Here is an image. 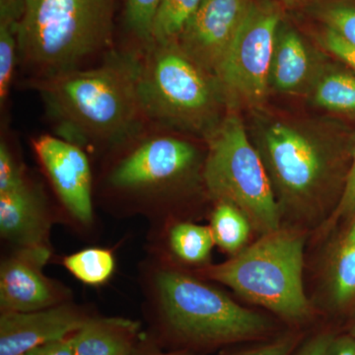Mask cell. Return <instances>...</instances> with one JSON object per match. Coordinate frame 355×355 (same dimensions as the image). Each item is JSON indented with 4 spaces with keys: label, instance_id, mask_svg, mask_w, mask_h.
Listing matches in <instances>:
<instances>
[{
    "label": "cell",
    "instance_id": "cell-28",
    "mask_svg": "<svg viewBox=\"0 0 355 355\" xmlns=\"http://www.w3.org/2000/svg\"><path fill=\"white\" fill-rule=\"evenodd\" d=\"M22 167L13 157L6 142L0 144V193L11 190L26 181Z\"/></svg>",
    "mask_w": 355,
    "mask_h": 355
},
{
    "label": "cell",
    "instance_id": "cell-29",
    "mask_svg": "<svg viewBox=\"0 0 355 355\" xmlns=\"http://www.w3.org/2000/svg\"><path fill=\"white\" fill-rule=\"evenodd\" d=\"M338 331L321 328L306 335L292 355H324L329 345Z\"/></svg>",
    "mask_w": 355,
    "mask_h": 355
},
{
    "label": "cell",
    "instance_id": "cell-12",
    "mask_svg": "<svg viewBox=\"0 0 355 355\" xmlns=\"http://www.w3.org/2000/svg\"><path fill=\"white\" fill-rule=\"evenodd\" d=\"M34 149L65 209L83 224L92 222V175L81 146L62 137L41 135Z\"/></svg>",
    "mask_w": 355,
    "mask_h": 355
},
{
    "label": "cell",
    "instance_id": "cell-3",
    "mask_svg": "<svg viewBox=\"0 0 355 355\" xmlns=\"http://www.w3.org/2000/svg\"><path fill=\"white\" fill-rule=\"evenodd\" d=\"M282 216L310 221L336 209L349 165L324 135L289 121H273L256 144Z\"/></svg>",
    "mask_w": 355,
    "mask_h": 355
},
{
    "label": "cell",
    "instance_id": "cell-6",
    "mask_svg": "<svg viewBox=\"0 0 355 355\" xmlns=\"http://www.w3.org/2000/svg\"><path fill=\"white\" fill-rule=\"evenodd\" d=\"M139 91L147 120L205 139L222 120L224 103L216 76L193 62L176 41L146 46Z\"/></svg>",
    "mask_w": 355,
    "mask_h": 355
},
{
    "label": "cell",
    "instance_id": "cell-25",
    "mask_svg": "<svg viewBox=\"0 0 355 355\" xmlns=\"http://www.w3.org/2000/svg\"><path fill=\"white\" fill-rule=\"evenodd\" d=\"M349 167L345 187L336 209L324 221L326 228H331L340 221L347 220L355 214V142L349 151Z\"/></svg>",
    "mask_w": 355,
    "mask_h": 355
},
{
    "label": "cell",
    "instance_id": "cell-20",
    "mask_svg": "<svg viewBox=\"0 0 355 355\" xmlns=\"http://www.w3.org/2000/svg\"><path fill=\"white\" fill-rule=\"evenodd\" d=\"M313 96L322 108L336 113H354L355 77L340 71H331L315 81Z\"/></svg>",
    "mask_w": 355,
    "mask_h": 355
},
{
    "label": "cell",
    "instance_id": "cell-30",
    "mask_svg": "<svg viewBox=\"0 0 355 355\" xmlns=\"http://www.w3.org/2000/svg\"><path fill=\"white\" fill-rule=\"evenodd\" d=\"M322 43L330 53L355 70V48L345 43L335 33L327 30L322 37Z\"/></svg>",
    "mask_w": 355,
    "mask_h": 355
},
{
    "label": "cell",
    "instance_id": "cell-18",
    "mask_svg": "<svg viewBox=\"0 0 355 355\" xmlns=\"http://www.w3.org/2000/svg\"><path fill=\"white\" fill-rule=\"evenodd\" d=\"M209 228L216 245L233 256L247 247L254 230L251 221L241 210L223 202L216 203L210 217Z\"/></svg>",
    "mask_w": 355,
    "mask_h": 355
},
{
    "label": "cell",
    "instance_id": "cell-14",
    "mask_svg": "<svg viewBox=\"0 0 355 355\" xmlns=\"http://www.w3.org/2000/svg\"><path fill=\"white\" fill-rule=\"evenodd\" d=\"M334 236L321 268L323 307L338 317L352 313L355 302V214Z\"/></svg>",
    "mask_w": 355,
    "mask_h": 355
},
{
    "label": "cell",
    "instance_id": "cell-11",
    "mask_svg": "<svg viewBox=\"0 0 355 355\" xmlns=\"http://www.w3.org/2000/svg\"><path fill=\"white\" fill-rule=\"evenodd\" d=\"M48 246L18 248L0 266L1 312H33L62 304L64 292L44 275Z\"/></svg>",
    "mask_w": 355,
    "mask_h": 355
},
{
    "label": "cell",
    "instance_id": "cell-33",
    "mask_svg": "<svg viewBox=\"0 0 355 355\" xmlns=\"http://www.w3.org/2000/svg\"><path fill=\"white\" fill-rule=\"evenodd\" d=\"M132 355H193L187 352H171L162 349L150 335L144 336Z\"/></svg>",
    "mask_w": 355,
    "mask_h": 355
},
{
    "label": "cell",
    "instance_id": "cell-17",
    "mask_svg": "<svg viewBox=\"0 0 355 355\" xmlns=\"http://www.w3.org/2000/svg\"><path fill=\"white\" fill-rule=\"evenodd\" d=\"M312 53L293 30L279 27L273 49L270 84L284 93H297L313 83Z\"/></svg>",
    "mask_w": 355,
    "mask_h": 355
},
{
    "label": "cell",
    "instance_id": "cell-23",
    "mask_svg": "<svg viewBox=\"0 0 355 355\" xmlns=\"http://www.w3.org/2000/svg\"><path fill=\"white\" fill-rule=\"evenodd\" d=\"M305 336L302 331L287 330L268 340L225 347L216 355H292Z\"/></svg>",
    "mask_w": 355,
    "mask_h": 355
},
{
    "label": "cell",
    "instance_id": "cell-2",
    "mask_svg": "<svg viewBox=\"0 0 355 355\" xmlns=\"http://www.w3.org/2000/svg\"><path fill=\"white\" fill-rule=\"evenodd\" d=\"M151 338L162 349L193 355L268 340L284 333L279 321L238 304L187 273L162 268L154 277Z\"/></svg>",
    "mask_w": 355,
    "mask_h": 355
},
{
    "label": "cell",
    "instance_id": "cell-7",
    "mask_svg": "<svg viewBox=\"0 0 355 355\" xmlns=\"http://www.w3.org/2000/svg\"><path fill=\"white\" fill-rule=\"evenodd\" d=\"M207 141L202 180L210 196L241 210L261 235L282 227L270 177L238 112L228 111Z\"/></svg>",
    "mask_w": 355,
    "mask_h": 355
},
{
    "label": "cell",
    "instance_id": "cell-1",
    "mask_svg": "<svg viewBox=\"0 0 355 355\" xmlns=\"http://www.w3.org/2000/svg\"><path fill=\"white\" fill-rule=\"evenodd\" d=\"M142 55L110 51L99 67L35 81L58 135L83 144L118 146L137 137L147 120L140 102Z\"/></svg>",
    "mask_w": 355,
    "mask_h": 355
},
{
    "label": "cell",
    "instance_id": "cell-9",
    "mask_svg": "<svg viewBox=\"0 0 355 355\" xmlns=\"http://www.w3.org/2000/svg\"><path fill=\"white\" fill-rule=\"evenodd\" d=\"M200 165V153L191 142L156 137L121 159L110 176V183L121 191L154 193L187 181L197 174Z\"/></svg>",
    "mask_w": 355,
    "mask_h": 355
},
{
    "label": "cell",
    "instance_id": "cell-21",
    "mask_svg": "<svg viewBox=\"0 0 355 355\" xmlns=\"http://www.w3.org/2000/svg\"><path fill=\"white\" fill-rule=\"evenodd\" d=\"M64 265L83 284L100 286L113 275L116 261L114 254L108 250L90 248L67 257Z\"/></svg>",
    "mask_w": 355,
    "mask_h": 355
},
{
    "label": "cell",
    "instance_id": "cell-22",
    "mask_svg": "<svg viewBox=\"0 0 355 355\" xmlns=\"http://www.w3.org/2000/svg\"><path fill=\"white\" fill-rule=\"evenodd\" d=\"M202 0H162L153 23V43L176 41Z\"/></svg>",
    "mask_w": 355,
    "mask_h": 355
},
{
    "label": "cell",
    "instance_id": "cell-35",
    "mask_svg": "<svg viewBox=\"0 0 355 355\" xmlns=\"http://www.w3.org/2000/svg\"><path fill=\"white\" fill-rule=\"evenodd\" d=\"M347 333L355 338V302L350 313L349 324H347Z\"/></svg>",
    "mask_w": 355,
    "mask_h": 355
},
{
    "label": "cell",
    "instance_id": "cell-27",
    "mask_svg": "<svg viewBox=\"0 0 355 355\" xmlns=\"http://www.w3.org/2000/svg\"><path fill=\"white\" fill-rule=\"evenodd\" d=\"M26 0H0V37L18 39Z\"/></svg>",
    "mask_w": 355,
    "mask_h": 355
},
{
    "label": "cell",
    "instance_id": "cell-26",
    "mask_svg": "<svg viewBox=\"0 0 355 355\" xmlns=\"http://www.w3.org/2000/svg\"><path fill=\"white\" fill-rule=\"evenodd\" d=\"M322 18L328 30L335 33L343 41L355 48L354 7H331L324 11Z\"/></svg>",
    "mask_w": 355,
    "mask_h": 355
},
{
    "label": "cell",
    "instance_id": "cell-31",
    "mask_svg": "<svg viewBox=\"0 0 355 355\" xmlns=\"http://www.w3.org/2000/svg\"><path fill=\"white\" fill-rule=\"evenodd\" d=\"M76 334L62 338V340L39 345V347L28 350L22 355H73Z\"/></svg>",
    "mask_w": 355,
    "mask_h": 355
},
{
    "label": "cell",
    "instance_id": "cell-5",
    "mask_svg": "<svg viewBox=\"0 0 355 355\" xmlns=\"http://www.w3.org/2000/svg\"><path fill=\"white\" fill-rule=\"evenodd\" d=\"M114 0H26L18 58L39 78L78 69L113 41Z\"/></svg>",
    "mask_w": 355,
    "mask_h": 355
},
{
    "label": "cell",
    "instance_id": "cell-10",
    "mask_svg": "<svg viewBox=\"0 0 355 355\" xmlns=\"http://www.w3.org/2000/svg\"><path fill=\"white\" fill-rule=\"evenodd\" d=\"M254 0H202L176 40L180 48L216 76Z\"/></svg>",
    "mask_w": 355,
    "mask_h": 355
},
{
    "label": "cell",
    "instance_id": "cell-24",
    "mask_svg": "<svg viewBox=\"0 0 355 355\" xmlns=\"http://www.w3.org/2000/svg\"><path fill=\"white\" fill-rule=\"evenodd\" d=\"M162 0H125V23L139 41L153 43L154 19Z\"/></svg>",
    "mask_w": 355,
    "mask_h": 355
},
{
    "label": "cell",
    "instance_id": "cell-34",
    "mask_svg": "<svg viewBox=\"0 0 355 355\" xmlns=\"http://www.w3.org/2000/svg\"><path fill=\"white\" fill-rule=\"evenodd\" d=\"M282 6L288 7V8H297V7L305 6L307 4L313 3L317 0H275Z\"/></svg>",
    "mask_w": 355,
    "mask_h": 355
},
{
    "label": "cell",
    "instance_id": "cell-4",
    "mask_svg": "<svg viewBox=\"0 0 355 355\" xmlns=\"http://www.w3.org/2000/svg\"><path fill=\"white\" fill-rule=\"evenodd\" d=\"M304 248L302 233L280 227L230 260L205 268L203 275L270 311L289 330L300 331L314 319L303 284Z\"/></svg>",
    "mask_w": 355,
    "mask_h": 355
},
{
    "label": "cell",
    "instance_id": "cell-19",
    "mask_svg": "<svg viewBox=\"0 0 355 355\" xmlns=\"http://www.w3.org/2000/svg\"><path fill=\"white\" fill-rule=\"evenodd\" d=\"M168 243L172 253L189 265L207 263L216 245L209 226L190 222L175 224L170 229Z\"/></svg>",
    "mask_w": 355,
    "mask_h": 355
},
{
    "label": "cell",
    "instance_id": "cell-13",
    "mask_svg": "<svg viewBox=\"0 0 355 355\" xmlns=\"http://www.w3.org/2000/svg\"><path fill=\"white\" fill-rule=\"evenodd\" d=\"M91 317L83 308L67 303L33 312H1L0 355H22L74 335Z\"/></svg>",
    "mask_w": 355,
    "mask_h": 355
},
{
    "label": "cell",
    "instance_id": "cell-8",
    "mask_svg": "<svg viewBox=\"0 0 355 355\" xmlns=\"http://www.w3.org/2000/svg\"><path fill=\"white\" fill-rule=\"evenodd\" d=\"M282 4L254 0L216 78L228 111L256 110L266 103Z\"/></svg>",
    "mask_w": 355,
    "mask_h": 355
},
{
    "label": "cell",
    "instance_id": "cell-32",
    "mask_svg": "<svg viewBox=\"0 0 355 355\" xmlns=\"http://www.w3.org/2000/svg\"><path fill=\"white\" fill-rule=\"evenodd\" d=\"M324 355H355V338L347 331L336 334Z\"/></svg>",
    "mask_w": 355,
    "mask_h": 355
},
{
    "label": "cell",
    "instance_id": "cell-16",
    "mask_svg": "<svg viewBox=\"0 0 355 355\" xmlns=\"http://www.w3.org/2000/svg\"><path fill=\"white\" fill-rule=\"evenodd\" d=\"M144 336L135 320L93 316L74 336L73 355H132Z\"/></svg>",
    "mask_w": 355,
    "mask_h": 355
},
{
    "label": "cell",
    "instance_id": "cell-15",
    "mask_svg": "<svg viewBox=\"0 0 355 355\" xmlns=\"http://www.w3.org/2000/svg\"><path fill=\"white\" fill-rule=\"evenodd\" d=\"M50 222L28 180L0 193V233L18 248L46 246Z\"/></svg>",
    "mask_w": 355,
    "mask_h": 355
}]
</instances>
